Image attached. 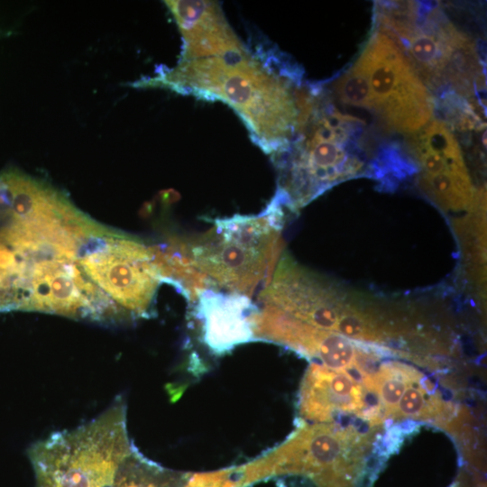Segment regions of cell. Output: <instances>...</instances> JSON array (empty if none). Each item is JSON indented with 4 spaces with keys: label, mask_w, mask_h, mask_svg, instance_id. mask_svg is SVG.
<instances>
[{
    "label": "cell",
    "mask_w": 487,
    "mask_h": 487,
    "mask_svg": "<svg viewBox=\"0 0 487 487\" xmlns=\"http://www.w3.org/2000/svg\"><path fill=\"white\" fill-rule=\"evenodd\" d=\"M372 437L351 426L304 422L283 444L239 467L244 487L282 474L309 477L317 487H355Z\"/></svg>",
    "instance_id": "cell-6"
},
{
    "label": "cell",
    "mask_w": 487,
    "mask_h": 487,
    "mask_svg": "<svg viewBox=\"0 0 487 487\" xmlns=\"http://www.w3.org/2000/svg\"><path fill=\"white\" fill-rule=\"evenodd\" d=\"M78 263L92 283L111 298L116 318L149 317L163 280L153 250L133 239L106 237L85 252Z\"/></svg>",
    "instance_id": "cell-8"
},
{
    "label": "cell",
    "mask_w": 487,
    "mask_h": 487,
    "mask_svg": "<svg viewBox=\"0 0 487 487\" xmlns=\"http://www.w3.org/2000/svg\"><path fill=\"white\" fill-rule=\"evenodd\" d=\"M363 122L339 112L313 86L288 147L272 156L279 172L274 198L290 213L345 179L366 174Z\"/></svg>",
    "instance_id": "cell-3"
},
{
    "label": "cell",
    "mask_w": 487,
    "mask_h": 487,
    "mask_svg": "<svg viewBox=\"0 0 487 487\" xmlns=\"http://www.w3.org/2000/svg\"><path fill=\"white\" fill-rule=\"evenodd\" d=\"M333 91L343 104L372 109L367 78L355 63L333 83Z\"/></svg>",
    "instance_id": "cell-12"
},
{
    "label": "cell",
    "mask_w": 487,
    "mask_h": 487,
    "mask_svg": "<svg viewBox=\"0 0 487 487\" xmlns=\"http://www.w3.org/2000/svg\"><path fill=\"white\" fill-rule=\"evenodd\" d=\"M377 6L376 30L394 41L429 87L464 98L482 88L474 43L436 5L382 2Z\"/></svg>",
    "instance_id": "cell-5"
},
{
    "label": "cell",
    "mask_w": 487,
    "mask_h": 487,
    "mask_svg": "<svg viewBox=\"0 0 487 487\" xmlns=\"http://www.w3.org/2000/svg\"><path fill=\"white\" fill-rule=\"evenodd\" d=\"M370 396L356 372L312 363L301 382L299 411L310 423H329L338 415H354L378 425L382 419Z\"/></svg>",
    "instance_id": "cell-9"
},
{
    "label": "cell",
    "mask_w": 487,
    "mask_h": 487,
    "mask_svg": "<svg viewBox=\"0 0 487 487\" xmlns=\"http://www.w3.org/2000/svg\"><path fill=\"white\" fill-rule=\"evenodd\" d=\"M183 39L179 60L223 55L246 48L214 1H166Z\"/></svg>",
    "instance_id": "cell-11"
},
{
    "label": "cell",
    "mask_w": 487,
    "mask_h": 487,
    "mask_svg": "<svg viewBox=\"0 0 487 487\" xmlns=\"http://www.w3.org/2000/svg\"><path fill=\"white\" fill-rule=\"evenodd\" d=\"M193 302L200 340L211 354L223 355L238 345L256 341L252 317L258 307L249 297L204 289Z\"/></svg>",
    "instance_id": "cell-10"
},
{
    "label": "cell",
    "mask_w": 487,
    "mask_h": 487,
    "mask_svg": "<svg viewBox=\"0 0 487 487\" xmlns=\"http://www.w3.org/2000/svg\"><path fill=\"white\" fill-rule=\"evenodd\" d=\"M354 63L367 78L372 111L387 127L415 133L430 122L433 96L388 36L376 30Z\"/></svg>",
    "instance_id": "cell-7"
},
{
    "label": "cell",
    "mask_w": 487,
    "mask_h": 487,
    "mask_svg": "<svg viewBox=\"0 0 487 487\" xmlns=\"http://www.w3.org/2000/svg\"><path fill=\"white\" fill-rule=\"evenodd\" d=\"M272 49H245L223 55L179 60L172 68L134 83L164 87L231 106L252 140L271 155L283 152L297 129L301 69Z\"/></svg>",
    "instance_id": "cell-1"
},
{
    "label": "cell",
    "mask_w": 487,
    "mask_h": 487,
    "mask_svg": "<svg viewBox=\"0 0 487 487\" xmlns=\"http://www.w3.org/2000/svg\"><path fill=\"white\" fill-rule=\"evenodd\" d=\"M28 455L35 487H181L184 479L143 456L111 414L53 433Z\"/></svg>",
    "instance_id": "cell-2"
},
{
    "label": "cell",
    "mask_w": 487,
    "mask_h": 487,
    "mask_svg": "<svg viewBox=\"0 0 487 487\" xmlns=\"http://www.w3.org/2000/svg\"><path fill=\"white\" fill-rule=\"evenodd\" d=\"M284 221V209L272 199L258 215L215 219L208 232L176 249L190 289H224L250 298L281 257Z\"/></svg>",
    "instance_id": "cell-4"
}]
</instances>
